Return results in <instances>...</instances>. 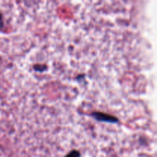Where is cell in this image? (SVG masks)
Masks as SVG:
<instances>
[{
	"label": "cell",
	"instance_id": "obj_1",
	"mask_svg": "<svg viewBox=\"0 0 157 157\" xmlns=\"http://www.w3.org/2000/svg\"><path fill=\"white\" fill-rule=\"evenodd\" d=\"M91 117L96 121L100 122H107L111 123V124H117L119 122V119L116 117H113L112 115L107 114V113H102V112L94 111L91 113Z\"/></svg>",
	"mask_w": 157,
	"mask_h": 157
},
{
	"label": "cell",
	"instance_id": "obj_2",
	"mask_svg": "<svg viewBox=\"0 0 157 157\" xmlns=\"http://www.w3.org/2000/svg\"><path fill=\"white\" fill-rule=\"evenodd\" d=\"M65 157H81V153L78 150H74L71 151L70 153H67Z\"/></svg>",
	"mask_w": 157,
	"mask_h": 157
},
{
	"label": "cell",
	"instance_id": "obj_3",
	"mask_svg": "<svg viewBox=\"0 0 157 157\" xmlns=\"http://www.w3.org/2000/svg\"><path fill=\"white\" fill-rule=\"evenodd\" d=\"M47 69V66L46 65H42V64H36V65L34 66V70L37 71L42 72L44 71H45Z\"/></svg>",
	"mask_w": 157,
	"mask_h": 157
},
{
	"label": "cell",
	"instance_id": "obj_4",
	"mask_svg": "<svg viewBox=\"0 0 157 157\" xmlns=\"http://www.w3.org/2000/svg\"><path fill=\"white\" fill-rule=\"evenodd\" d=\"M4 25V23H3V18H2V15L0 13V29H2Z\"/></svg>",
	"mask_w": 157,
	"mask_h": 157
}]
</instances>
